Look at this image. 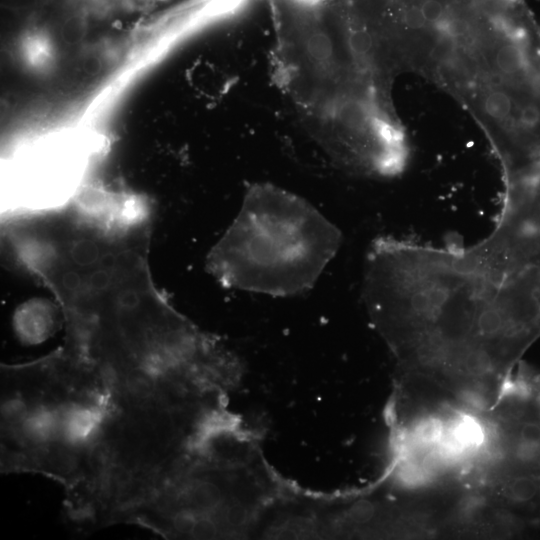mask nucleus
Masks as SVG:
<instances>
[{"label":"nucleus","instance_id":"1","mask_svg":"<svg viewBox=\"0 0 540 540\" xmlns=\"http://www.w3.org/2000/svg\"><path fill=\"white\" fill-rule=\"evenodd\" d=\"M342 234L304 198L255 183L213 248L209 267L227 287L269 296L312 288L337 254Z\"/></svg>","mask_w":540,"mask_h":540},{"label":"nucleus","instance_id":"2","mask_svg":"<svg viewBox=\"0 0 540 540\" xmlns=\"http://www.w3.org/2000/svg\"><path fill=\"white\" fill-rule=\"evenodd\" d=\"M171 325L169 326V328L167 329V331L165 332L163 338L165 337H168L170 335H173V334H176V333H179V332H182V331H185V330H188L190 329L191 327L185 322L183 321L181 318H178L176 320H174L172 323H170ZM168 326V325H167ZM164 329V328H163ZM162 338V339H163ZM137 351V350H136ZM135 351L131 352V354H133ZM130 357V356H128ZM128 357H125L124 360H120V361H117V362H114V363H111V364H108V365H104L102 367L99 368V373L101 374V376H104V377H109L111 376L113 373L116 372V370L119 368V366L128 358Z\"/></svg>","mask_w":540,"mask_h":540},{"label":"nucleus","instance_id":"3","mask_svg":"<svg viewBox=\"0 0 540 540\" xmlns=\"http://www.w3.org/2000/svg\"><path fill=\"white\" fill-rule=\"evenodd\" d=\"M373 515V506L365 501L356 504L350 511V519L355 523H364Z\"/></svg>","mask_w":540,"mask_h":540}]
</instances>
